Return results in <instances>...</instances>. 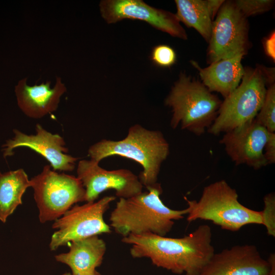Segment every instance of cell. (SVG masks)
Listing matches in <instances>:
<instances>
[{"mask_svg":"<svg viewBox=\"0 0 275 275\" xmlns=\"http://www.w3.org/2000/svg\"><path fill=\"white\" fill-rule=\"evenodd\" d=\"M121 241L131 245L133 258H149L157 267L179 274L199 275L215 253L211 229L207 225L181 238L148 233L129 235Z\"/></svg>","mask_w":275,"mask_h":275,"instance_id":"cell-1","label":"cell"},{"mask_svg":"<svg viewBox=\"0 0 275 275\" xmlns=\"http://www.w3.org/2000/svg\"><path fill=\"white\" fill-rule=\"evenodd\" d=\"M147 189L130 198H119L111 212L109 226L122 237L148 233L166 236L175 221L187 214V208L174 210L164 205L160 198L162 189L159 183Z\"/></svg>","mask_w":275,"mask_h":275,"instance_id":"cell-2","label":"cell"},{"mask_svg":"<svg viewBox=\"0 0 275 275\" xmlns=\"http://www.w3.org/2000/svg\"><path fill=\"white\" fill-rule=\"evenodd\" d=\"M169 154V145L158 130L147 129L140 124L131 126L126 136L119 141L102 140L88 149L90 159L98 163L103 158L119 155L129 158L143 167L139 179L146 188L155 184L162 163Z\"/></svg>","mask_w":275,"mask_h":275,"instance_id":"cell-3","label":"cell"},{"mask_svg":"<svg viewBox=\"0 0 275 275\" xmlns=\"http://www.w3.org/2000/svg\"><path fill=\"white\" fill-rule=\"evenodd\" d=\"M184 199L187 204L186 220L189 223L197 219L209 221L232 232L247 225H262V211L241 204L236 190L225 180L206 186L199 201L185 197Z\"/></svg>","mask_w":275,"mask_h":275,"instance_id":"cell-4","label":"cell"},{"mask_svg":"<svg viewBox=\"0 0 275 275\" xmlns=\"http://www.w3.org/2000/svg\"><path fill=\"white\" fill-rule=\"evenodd\" d=\"M164 102L172 109L173 129L180 124L181 129L201 135L215 120L222 101L202 83L181 73Z\"/></svg>","mask_w":275,"mask_h":275,"instance_id":"cell-5","label":"cell"},{"mask_svg":"<svg viewBox=\"0 0 275 275\" xmlns=\"http://www.w3.org/2000/svg\"><path fill=\"white\" fill-rule=\"evenodd\" d=\"M268 74L260 67L246 68L240 84L222 102L217 116L207 131L217 135L254 120L263 103Z\"/></svg>","mask_w":275,"mask_h":275,"instance_id":"cell-6","label":"cell"},{"mask_svg":"<svg viewBox=\"0 0 275 275\" xmlns=\"http://www.w3.org/2000/svg\"><path fill=\"white\" fill-rule=\"evenodd\" d=\"M46 165L30 180L40 223L55 221L78 202H85V189L76 177L58 173Z\"/></svg>","mask_w":275,"mask_h":275,"instance_id":"cell-7","label":"cell"},{"mask_svg":"<svg viewBox=\"0 0 275 275\" xmlns=\"http://www.w3.org/2000/svg\"><path fill=\"white\" fill-rule=\"evenodd\" d=\"M114 196H105L92 202L75 205L54 221L52 228L57 230L51 237L49 248L55 251L69 242L102 234L110 233L111 227L103 215Z\"/></svg>","mask_w":275,"mask_h":275,"instance_id":"cell-8","label":"cell"},{"mask_svg":"<svg viewBox=\"0 0 275 275\" xmlns=\"http://www.w3.org/2000/svg\"><path fill=\"white\" fill-rule=\"evenodd\" d=\"M207 57L210 64L246 53L249 45L246 17L234 2L224 3L212 22Z\"/></svg>","mask_w":275,"mask_h":275,"instance_id":"cell-9","label":"cell"},{"mask_svg":"<svg viewBox=\"0 0 275 275\" xmlns=\"http://www.w3.org/2000/svg\"><path fill=\"white\" fill-rule=\"evenodd\" d=\"M77 177L85 189V202H94L103 192L114 189L119 198H129L143 192L139 178L125 169L106 170L90 159L78 161Z\"/></svg>","mask_w":275,"mask_h":275,"instance_id":"cell-10","label":"cell"},{"mask_svg":"<svg viewBox=\"0 0 275 275\" xmlns=\"http://www.w3.org/2000/svg\"><path fill=\"white\" fill-rule=\"evenodd\" d=\"M99 7L102 18L108 23L124 19L140 20L173 37L187 39L176 14L151 7L142 0H103Z\"/></svg>","mask_w":275,"mask_h":275,"instance_id":"cell-11","label":"cell"},{"mask_svg":"<svg viewBox=\"0 0 275 275\" xmlns=\"http://www.w3.org/2000/svg\"><path fill=\"white\" fill-rule=\"evenodd\" d=\"M270 132L254 119L226 132L219 142L235 165L245 164L258 170L268 164L264 148Z\"/></svg>","mask_w":275,"mask_h":275,"instance_id":"cell-12","label":"cell"},{"mask_svg":"<svg viewBox=\"0 0 275 275\" xmlns=\"http://www.w3.org/2000/svg\"><path fill=\"white\" fill-rule=\"evenodd\" d=\"M36 134L28 135L14 129V136L3 146L4 156L13 154V150L19 147H26L44 157L54 171H72L78 158L68 154L64 139L58 134H52L40 124L36 126Z\"/></svg>","mask_w":275,"mask_h":275,"instance_id":"cell-13","label":"cell"},{"mask_svg":"<svg viewBox=\"0 0 275 275\" xmlns=\"http://www.w3.org/2000/svg\"><path fill=\"white\" fill-rule=\"evenodd\" d=\"M270 269L255 245H237L214 253L199 275H268Z\"/></svg>","mask_w":275,"mask_h":275,"instance_id":"cell-14","label":"cell"},{"mask_svg":"<svg viewBox=\"0 0 275 275\" xmlns=\"http://www.w3.org/2000/svg\"><path fill=\"white\" fill-rule=\"evenodd\" d=\"M50 81L30 86L26 78L20 80L15 87L18 105L28 117L39 119L58 108L60 98L66 91L65 84L60 77L50 88Z\"/></svg>","mask_w":275,"mask_h":275,"instance_id":"cell-15","label":"cell"},{"mask_svg":"<svg viewBox=\"0 0 275 275\" xmlns=\"http://www.w3.org/2000/svg\"><path fill=\"white\" fill-rule=\"evenodd\" d=\"M244 53L229 59L213 62L201 68L195 61L191 63L198 71L202 84L211 92L220 93L224 98L230 94L240 84L244 73L241 60Z\"/></svg>","mask_w":275,"mask_h":275,"instance_id":"cell-16","label":"cell"},{"mask_svg":"<svg viewBox=\"0 0 275 275\" xmlns=\"http://www.w3.org/2000/svg\"><path fill=\"white\" fill-rule=\"evenodd\" d=\"M106 250L105 241L95 235L71 242L67 253L54 258L68 265L72 275H84L92 272L101 264Z\"/></svg>","mask_w":275,"mask_h":275,"instance_id":"cell-17","label":"cell"},{"mask_svg":"<svg viewBox=\"0 0 275 275\" xmlns=\"http://www.w3.org/2000/svg\"><path fill=\"white\" fill-rule=\"evenodd\" d=\"M31 187L30 180L22 169L0 173V221L5 223L16 208L22 204V198Z\"/></svg>","mask_w":275,"mask_h":275,"instance_id":"cell-18","label":"cell"},{"mask_svg":"<svg viewBox=\"0 0 275 275\" xmlns=\"http://www.w3.org/2000/svg\"><path fill=\"white\" fill-rule=\"evenodd\" d=\"M175 3L177 8L176 15L179 21L195 29L208 42L213 21L205 1L176 0Z\"/></svg>","mask_w":275,"mask_h":275,"instance_id":"cell-19","label":"cell"},{"mask_svg":"<svg viewBox=\"0 0 275 275\" xmlns=\"http://www.w3.org/2000/svg\"><path fill=\"white\" fill-rule=\"evenodd\" d=\"M255 120L270 132L275 131V85L267 89L263 103Z\"/></svg>","mask_w":275,"mask_h":275,"instance_id":"cell-20","label":"cell"},{"mask_svg":"<svg viewBox=\"0 0 275 275\" xmlns=\"http://www.w3.org/2000/svg\"><path fill=\"white\" fill-rule=\"evenodd\" d=\"M234 3L242 15L246 17L270 10L273 6L274 1L271 0H237Z\"/></svg>","mask_w":275,"mask_h":275,"instance_id":"cell-21","label":"cell"},{"mask_svg":"<svg viewBox=\"0 0 275 275\" xmlns=\"http://www.w3.org/2000/svg\"><path fill=\"white\" fill-rule=\"evenodd\" d=\"M264 208L262 210V225L269 236L275 237V195L271 192L263 198Z\"/></svg>","mask_w":275,"mask_h":275,"instance_id":"cell-22","label":"cell"},{"mask_svg":"<svg viewBox=\"0 0 275 275\" xmlns=\"http://www.w3.org/2000/svg\"><path fill=\"white\" fill-rule=\"evenodd\" d=\"M150 58L157 66L166 68L171 67L176 63L177 57L173 48L162 44L153 48Z\"/></svg>","mask_w":275,"mask_h":275,"instance_id":"cell-23","label":"cell"},{"mask_svg":"<svg viewBox=\"0 0 275 275\" xmlns=\"http://www.w3.org/2000/svg\"><path fill=\"white\" fill-rule=\"evenodd\" d=\"M264 155L268 164L275 162V133L270 132L264 148Z\"/></svg>","mask_w":275,"mask_h":275,"instance_id":"cell-24","label":"cell"},{"mask_svg":"<svg viewBox=\"0 0 275 275\" xmlns=\"http://www.w3.org/2000/svg\"><path fill=\"white\" fill-rule=\"evenodd\" d=\"M264 48L266 54L274 61L275 59V34L272 32L264 42Z\"/></svg>","mask_w":275,"mask_h":275,"instance_id":"cell-25","label":"cell"},{"mask_svg":"<svg viewBox=\"0 0 275 275\" xmlns=\"http://www.w3.org/2000/svg\"><path fill=\"white\" fill-rule=\"evenodd\" d=\"M205 2L210 16L213 20L225 2V1L206 0Z\"/></svg>","mask_w":275,"mask_h":275,"instance_id":"cell-26","label":"cell"},{"mask_svg":"<svg viewBox=\"0 0 275 275\" xmlns=\"http://www.w3.org/2000/svg\"><path fill=\"white\" fill-rule=\"evenodd\" d=\"M267 260L270 265V269L268 275H275V254L270 253Z\"/></svg>","mask_w":275,"mask_h":275,"instance_id":"cell-27","label":"cell"},{"mask_svg":"<svg viewBox=\"0 0 275 275\" xmlns=\"http://www.w3.org/2000/svg\"><path fill=\"white\" fill-rule=\"evenodd\" d=\"M84 275H101V274L97 270H95V271H93L92 272H91L90 273L86 274H84Z\"/></svg>","mask_w":275,"mask_h":275,"instance_id":"cell-28","label":"cell"},{"mask_svg":"<svg viewBox=\"0 0 275 275\" xmlns=\"http://www.w3.org/2000/svg\"><path fill=\"white\" fill-rule=\"evenodd\" d=\"M62 275H72V274L69 273V272H66V273H64V274H63Z\"/></svg>","mask_w":275,"mask_h":275,"instance_id":"cell-29","label":"cell"}]
</instances>
